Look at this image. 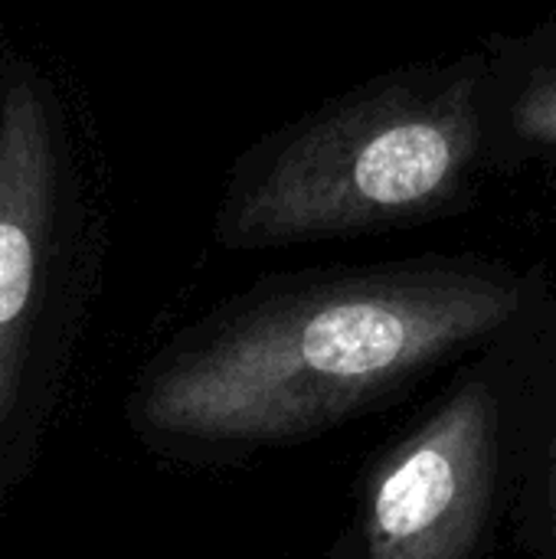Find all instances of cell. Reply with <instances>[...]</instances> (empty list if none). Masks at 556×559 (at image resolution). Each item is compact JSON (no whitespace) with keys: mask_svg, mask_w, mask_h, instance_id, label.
I'll return each instance as SVG.
<instances>
[{"mask_svg":"<svg viewBox=\"0 0 556 559\" xmlns=\"http://www.w3.org/2000/svg\"><path fill=\"white\" fill-rule=\"evenodd\" d=\"M521 311L511 278L397 265L272 295L164 367L144 419L170 436L272 442L321 429Z\"/></svg>","mask_w":556,"mask_h":559,"instance_id":"obj_1","label":"cell"},{"mask_svg":"<svg viewBox=\"0 0 556 559\" xmlns=\"http://www.w3.org/2000/svg\"><path fill=\"white\" fill-rule=\"evenodd\" d=\"M485 52L400 69L265 134L236 164L220 236L265 249L449 210L485 164Z\"/></svg>","mask_w":556,"mask_h":559,"instance_id":"obj_2","label":"cell"},{"mask_svg":"<svg viewBox=\"0 0 556 559\" xmlns=\"http://www.w3.org/2000/svg\"><path fill=\"white\" fill-rule=\"evenodd\" d=\"M495 475V400L465 383L377 472L357 559H469Z\"/></svg>","mask_w":556,"mask_h":559,"instance_id":"obj_3","label":"cell"},{"mask_svg":"<svg viewBox=\"0 0 556 559\" xmlns=\"http://www.w3.org/2000/svg\"><path fill=\"white\" fill-rule=\"evenodd\" d=\"M52 223V144L39 95L13 79L0 98V426L13 403Z\"/></svg>","mask_w":556,"mask_h":559,"instance_id":"obj_4","label":"cell"},{"mask_svg":"<svg viewBox=\"0 0 556 559\" xmlns=\"http://www.w3.org/2000/svg\"><path fill=\"white\" fill-rule=\"evenodd\" d=\"M485 164L556 180V13L485 49Z\"/></svg>","mask_w":556,"mask_h":559,"instance_id":"obj_5","label":"cell"},{"mask_svg":"<svg viewBox=\"0 0 556 559\" xmlns=\"http://www.w3.org/2000/svg\"><path fill=\"white\" fill-rule=\"evenodd\" d=\"M554 488H556V472H554Z\"/></svg>","mask_w":556,"mask_h":559,"instance_id":"obj_6","label":"cell"}]
</instances>
